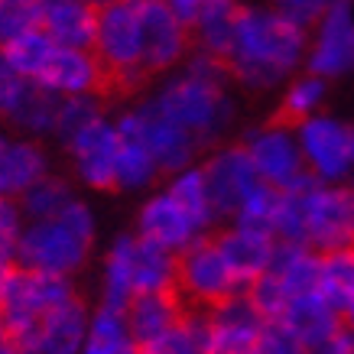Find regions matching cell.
I'll list each match as a JSON object with an SVG mask.
<instances>
[{"label": "cell", "mask_w": 354, "mask_h": 354, "mask_svg": "<svg viewBox=\"0 0 354 354\" xmlns=\"http://www.w3.org/2000/svg\"><path fill=\"white\" fill-rule=\"evenodd\" d=\"M166 3H169L172 13H176L185 26H192V20L205 10V7H212V3H231V0H166Z\"/></svg>", "instance_id": "obj_46"}, {"label": "cell", "mask_w": 354, "mask_h": 354, "mask_svg": "<svg viewBox=\"0 0 354 354\" xmlns=\"http://www.w3.org/2000/svg\"><path fill=\"white\" fill-rule=\"evenodd\" d=\"M39 26V0H0V46Z\"/></svg>", "instance_id": "obj_39"}, {"label": "cell", "mask_w": 354, "mask_h": 354, "mask_svg": "<svg viewBox=\"0 0 354 354\" xmlns=\"http://www.w3.org/2000/svg\"><path fill=\"white\" fill-rule=\"evenodd\" d=\"M176 279H179V254L137 234V241H133V290H176Z\"/></svg>", "instance_id": "obj_24"}, {"label": "cell", "mask_w": 354, "mask_h": 354, "mask_svg": "<svg viewBox=\"0 0 354 354\" xmlns=\"http://www.w3.org/2000/svg\"><path fill=\"white\" fill-rule=\"evenodd\" d=\"M208 322V354H250L263 328V315L244 290L205 309Z\"/></svg>", "instance_id": "obj_13"}, {"label": "cell", "mask_w": 354, "mask_h": 354, "mask_svg": "<svg viewBox=\"0 0 354 354\" xmlns=\"http://www.w3.org/2000/svg\"><path fill=\"white\" fill-rule=\"evenodd\" d=\"M0 354H26L20 344L13 342V335L7 332V325H3V315H0Z\"/></svg>", "instance_id": "obj_48"}, {"label": "cell", "mask_w": 354, "mask_h": 354, "mask_svg": "<svg viewBox=\"0 0 354 354\" xmlns=\"http://www.w3.org/2000/svg\"><path fill=\"white\" fill-rule=\"evenodd\" d=\"M65 147L72 153L78 179L88 189H114V166H118L120 147V133L114 120L101 114V118H95L91 124H85L78 133L65 140Z\"/></svg>", "instance_id": "obj_14"}, {"label": "cell", "mask_w": 354, "mask_h": 354, "mask_svg": "<svg viewBox=\"0 0 354 354\" xmlns=\"http://www.w3.org/2000/svg\"><path fill=\"white\" fill-rule=\"evenodd\" d=\"M247 296H250V302L257 306V312L263 315V319H279L283 315V309H286V302H290V296H286V290L279 286V279L273 277V273H260L254 283H247Z\"/></svg>", "instance_id": "obj_40"}, {"label": "cell", "mask_w": 354, "mask_h": 354, "mask_svg": "<svg viewBox=\"0 0 354 354\" xmlns=\"http://www.w3.org/2000/svg\"><path fill=\"white\" fill-rule=\"evenodd\" d=\"M306 46V68L322 78L354 72V0H335L312 26Z\"/></svg>", "instance_id": "obj_9"}, {"label": "cell", "mask_w": 354, "mask_h": 354, "mask_svg": "<svg viewBox=\"0 0 354 354\" xmlns=\"http://www.w3.org/2000/svg\"><path fill=\"white\" fill-rule=\"evenodd\" d=\"M277 202H279V189L260 183L257 189L241 202V208H237L227 221H234V225H247V227H260V231H270V234H273V212H277Z\"/></svg>", "instance_id": "obj_37"}, {"label": "cell", "mask_w": 354, "mask_h": 354, "mask_svg": "<svg viewBox=\"0 0 354 354\" xmlns=\"http://www.w3.org/2000/svg\"><path fill=\"white\" fill-rule=\"evenodd\" d=\"M344 185H348V192H351V198H354V172H351V179H348Z\"/></svg>", "instance_id": "obj_50"}, {"label": "cell", "mask_w": 354, "mask_h": 354, "mask_svg": "<svg viewBox=\"0 0 354 354\" xmlns=\"http://www.w3.org/2000/svg\"><path fill=\"white\" fill-rule=\"evenodd\" d=\"M342 325L344 328H348V332H354V299L348 302V306H344L342 309Z\"/></svg>", "instance_id": "obj_49"}, {"label": "cell", "mask_w": 354, "mask_h": 354, "mask_svg": "<svg viewBox=\"0 0 354 354\" xmlns=\"http://www.w3.org/2000/svg\"><path fill=\"white\" fill-rule=\"evenodd\" d=\"M306 172L319 183H348L354 172V127L315 111L292 124Z\"/></svg>", "instance_id": "obj_6"}, {"label": "cell", "mask_w": 354, "mask_h": 354, "mask_svg": "<svg viewBox=\"0 0 354 354\" xmlns=\"http://www.w3.org/2000/svg\"><path fill=\"white\" fill-rule=\"evenodd\" d=\"M133 241L137 234L118 237L104 260V283H101V306L108 309H127V302L137 296L133 290Z\"/></svg>", "instance_id": "obj_27"}, {"label": "cell", "mask_w": 354, "mask_h": 354, "mask_svg": "<svg viewBox=\"0 0 354 354\" xmlns=\"http://www.w3.org/2000/svg\"><path fill=\"white\" fill-rule=\"evenodd\" d=\"M72 198H75L72 185L46 172L43 179H36L17 202H20V212L26 221H39V218H55Z\"/></svg>", "instance_id": "obj_35"}, {"label": "cell", "mask_w": 354, "mask_h": 354, "mask_svg": "<svg viewBox=\"0 0 354 354\" xmlns=\"http://www.w3.org/2000/svg\"><path fill=\"white\" fill-rule=\"evenodd\" d=\"M309 30L286 20L277 7H237L234 43L227 53V72L250 91L290 82L306 65Z\"/></svg>", "instance_id": "obj_1"}, {"label": "cell", "mask_w": 354, "mask_h": 354, "mask_svg": "<svg viewBox=\"0 0 354 354\" xmlns=\"http://www.w3.org/2000/svg\"><path fill=\"white\" fill-rule=\"evenodd\" d=\"M315 290L342 312L354 299V244L319 254V283Z\"/></svg>", "instance_id": "obj_33"}, {"label": "cell", "mask_w": 354, "mask_h": 354, "mask_svg": "<svg viewBox=\"0 0 354 354\" xmlns=\"http://www.w3.org/2000/svg\"><path fill=\"white\" fill-rule=\"evenodd\" d=\"M332 3L335 0H270V7H277L286 20H292L302 30H312Z\"/></svg>", "instance_id": "obj_42"}, {"label": "cell", "mask_w": 354, "mask_h": 354, "mask_svg": "<svg viewBox=\"0 0 354 354\" xmlns=\"http://www.w3.org/2000/svg\"><path fill=\"white\" fill-rule=\"evenodd\" d=\"M227 62L195 49L185 59V68L172 75L150 97L153 104L176 120L189 137L202 147H212L234 120V101L227 95Z\"/></svg>", "instance_id": "obj_2"}, {"label": "cell", "mask_w": 354, "mask_h": 354, "mask_svg": "<svg viewBox=\"0 0 354 354\" xmlns=\"http://www.w3.org/2000/svg\"><path fill=\"white\" fill-rule=\"evenodd\" d=\"M221 254L227 257L231 270L237 273V279L244 283H254L260 273H267L270 263H273V254H277V237L270 231H260V227H247V225H234L227 221V227L215 237Z\"/></svg>", "instance_id": "obj_19"}, {"label": "cell", "mask_w": 354, "mask_h": 354, "mask_svg": "<svg viewBox=\"0 0 354 354\" xmlns=\"http://www.w3.org/2000/svg\"><path fill=\"white\" fill-rule=\"evenodd\" d=\"M140 32H143V68L153 72H169L179 62H185L192 32L185 26L166 0H137Z\"/></svg>", "instance_id": "obj_11"}, {"label": "cell", "mask_w": 354, "mask_h": 354, "mask_svg": "<svg viewBox=\"0 0 354 354\" xmlns=\"http://www.w3.org/2000/svg\"><path fill=\"white\" fill-rule=\"evenodd\" d=\"M234 23H237V3H212L192 20L189 32L198 53H208L215 59H227L231 43H234Z\"/></svg>", "instance_id": "obj_28"}, {"label": "cell", "mask_w": 354, "mask_h": 354, "mask_svg": "<svg viewBox=\"0 0 354 354\" xmlns=\"http://www.w3.org/2000/svg\"><path fill=\"white\" fill-rule=\"evenodd\" d=\"M270 273L279 279L286 296L315 290V283H319V250H312L309 244H283L279 241Z\"/></svg>", "instance_id": "obj_26"}, {"label": "cell", "mask_w": 354, "mask_h": 354, "mask_svg": "<svg viewBox=\"0 0 354 354\" xmlns=\"http://www.w3.org/2000/svg\"><path fill=\"white\" fill-rule=\"evenodd\" d=\"M140 354H208V322L202 312H189L162 335L137 344Z\"/></svg>", "instance_id": "obj_31"}, {"label": "cell", "mask_w": 354, "mask_h": 354, "mask_svg": "<svg viewBox=\"0 0 354 354\" xmlns=\"http://www.w3.org/2000/svg\"><path fill=\"white\" fill-rule=\"evenodd\" d=\"M88 250L91 241L78 234L75 227H68L62 218H39V221H23L13 260L23 270L72 277L75 270H82Z\"/></svg>", "instance_id": "obj_5"}, {"label": "cell", "mask_w": 354, "mask_h": 354, "mask_svg": "<svg viewBox=\"0 0 354 354\" xmlns=\"http://www.w3.org/2000/svg\"><path fill=\"white\" fill-rule=\"evenodd\" d=\"M279 322L290 325L292 332L299 335L302 344H312L342 325V312L335 309L319 290H309V292H299V296H290Z\"/></svg>", "instance_id": "obj_23"}, {"label": "cell", "mask_w": 354, "mask_h": 354, "mask_svg": "<svg viewBox=\"0 0 354 354\" xmlns=\"http://www.w3.org/2000/svg\"><path fill=\"white\" fill-rule=\"evenodd\" d=\"M95 55L101 59L111 85L133 88L143 82V32H140L137 0H108L97 3Z\"/></svg>", "instance_id": "obj_3"}, {"label": "cell", "mask_w": 354, "mask_h": 354, "mask_svg": "<svg viewBox=\"0 0 354 354\" xmlns=\"http://www.w3.org/2000/svg\"><path fill=\"white\" fill-rule=\"evenodd\" d=\"M82 354H140L137 342L127 328V319L120 309L101 306L97 312L88 315V332Z\"/></svg>", "instance_id": "obj_30"}, {"label": "cell", "mask_w": 354, "mask_h": 354, "mask_svg": "<svg viewBox=\"0 0 354 354\" xmlns=\"http://www.w3.org/2000/svg\"><path fill=\"white\" fill-rule=\"evenodd\" d=\"M118 124V120H114ZM120 133V147H118V166H114V189L124 192H137L160 176V166L153 160V153L143 147V140H137L133 133Z\"/></svg>", "instance_id": "obj_32"}, {"label": "cell", "mask_w": 354, "mask_h": 354, "mask_svg": "<svg viewBox=\"0 0 354 354\" xmlns=\"http://www.w3.org/2000/svg\"><path fill=\"white\" fill-rule=\"evenodd\" d=\"M39 85H46L55 95H97L111 85L108 72L95 49H75V46H55L49 62H46L43 75L36 78Z\"/></svg>", "instance_id": "obj_17"}, {"label": "cell", "mask_w": 354, "mask_h": 354, "mask_svg": "<svg viewBox=\"0 0 354 354\" xmlns=\"http://www.w3.org/2000/svg\"><path fill=\"white\" fill-rule=\"evenodd\" d=\"M325 91H328V78L315 75V72L306 68V75L290 78L286 95H283V114L296 124V120L309 118V114H315V111H322Z\"/></svg>", "instance_id": "obj_36"}, {"label": "cell", "mask_w": 354, "mask_h": 354, "mask_svg": "<svg viewBox=\"0 0 354 354\" xmlns=\"http://www.w3.org/2000/svg\"><path fill=\"white\" fill-rule=\"evenodd\" d=\"M306 354H354V332L338 325L335 332L322 335L319 342L306 344Z\"/></svg>", "instance_id": "obj_45"}, {"label": "cell", "mask_w": 354, "mask_h": 354, "mask_svg": "<svg viewBox=\"0 0 354 354\" xmlns=\"http://www.w3.org/2000/svg\"><path fill=\"white\" fill-rule=\"evenodd\" d=\"M53 49H55V43L46 36V30L32 26V30L20 32V36H13L10 43L0 46V55L7 59V65H10L20 78L36 82V78L43 75V68H46V62H49Z\"/></svg>", "instance_id": "obj_34"}, {"label": "cell", "mask_w": 354, "mask_h": 354, "mask_svg": "<svg viewBox=\"0 0 354 354\" xmlns=\"http://www.w3.org/2000/svg\"><path fill=\"white\" fill-rule=\"evenodd\" d=\"M88 315L91 312L78 296L59 302L39 315V322L32 325V332L20 342V348L26 354H82Z\"/></svg>", "instance_id": "obj_16"}, {"label": "cell", "mask_w": 354, "mask_h": 354, "mask_svg": "<svg viewBox=\"0 0 354 354\" xmlns=\"http://www.w3.org/2000/svg\"><path fill=\"white\" fill-rule=\"evenodd\" d=\"M49 172V160L39 143L0 133V195L20 198L36 179Z\"/></svg>", "instance_id": "obj_22"}, {"label": "cell", "mask_w": 354, "mask_h": 354, "mask_svg": "<svg viewBox=\"0 0 354 354\" xmlns=\"http://www.w3.org/2000/svg\"><path fill=\"white\" fill-rule=\"evenodd\" d=\"M59 104H62V95H55L46 85L26 78V85H23L20 97H17V104H13L7 120H10L13 127L32 133V137H43V133H53L55 130Z\"/></svg>", "instance_id": "obj_25"}, {"label": "cell", "mask_w": 354, "mask_h": 354, "mask_svg": "<svg viewBox=\"0 0 354 354\" xmlns=\"http://www.w3.org/2000/svg\"><path fill=\"white\" fill-rule=\"evenodd\" d=\"M202 172H205V183H208V192H212V205H215L218 218H231L247 195L263 183L257 176V169H254L250 156H247L244 143L241 147H221V150H215L202 162Z\"/></svg>", "instance_id": "obj_15"}, {"label": "cell", "mask_w": 354, "mask_h": 354, "mask_svg": "<svg viewBox=\"0 0 354 354\" xmlns=\"http://www.w3.org/2000/svg\"><path fill=\"white\" fill-rule=\"evenodd\" d=\"M137 234L153 241V244L166 247L172 254H183L185 247L198 241L205 234L202 227L195 225V218L185 212L183 205L176 202L166 189L147 198V205L140 208L137 218Z\"/></svg>", "instance_id": "obj_18"}, {"label": "cell", "mask_w": 354, "mask_h": 354, "mask_svg": "<svg viewBox=\"0 0 354 354\" xmlns=\"http://www.w3.org/2000/svg\"><path fill=\"white\" fill-rule=\"evenodd\" d=\"M299 195L302 221H306V244L312 250H335L354 244V198L344 183H319L315 176L302 172L292 185Z\"/></svg>", "instance_id": "obj_4"}, {"label": "cell", "mask_w": 354, "mask_h": 354, "mask_svg": "<svg viewBox=\"0 0 354 354\" xmlns=\"http://www.w3.org/2000/svg\"><path fill=\"white\" fill-rule=\"evenodd\" d=\"M118 130L143 140V147L153 153L160 172H166V176L176 169H183V166H189V162L195 160V153H198V143H195L176 120L166 118L153 101H147V104L127 111L124 118H118Z\"/></svg>", "instance_id": "obj_10"}, {"label": "cell", "mask_w": 354, "mask_h": 354, "mask_svg": "<svg viewBox=\"0 0 354 354\" xmlns=\"http://www.w3.org/2000/svg\"><path fill=\"white\" fill-rule=\"evenodd\" d=\"M95 3H108V0H95Z\"/></svg>", "instance_id": "obj_51"}, {"label": "cell", "mask_w": 354, "mask_h": 354, "mask_svg": "<svg viewBox=\"0 0 354 354\" xmlns=\"http://www.w3.org/2000/svg\"><path fill=\"white\" fill-rule=\"evenodd\" d=\"M97 26L95 0H39V30L55 46L91 49Z\"/></svg>", "instance_id": "obj_20"}, {"label": "cell", "mask_w": 354, "mask_h": 354, "mask_svg": "<svg viewBox=\"0 0 354 354\" xmlns=\"http://www.w3.org/2000/svg\"><path fill=\"white\" fill-rule=\"evenodd\" d=\"M23 212H20V202L17 198H7L0 195V254H13L17 247V237L23 231Z\"/></svg>", "instance_id": "obj_43"}, {"label": "cell", "mask_w": 354, "mask_h": 354, "mask_svg": "<svg viewBox=\"0 0 354 354\" xmlns=\"http://www.w3.org/2000/svg\"><path fill=\"white\" fill-rule=\"evenodd\" d=\"M250 354H306V344L290 325H283L279 319H267Z\"/></svg>", "instance_id": "obj_41"}, {"label": "cell", "mask_w": 354, "mask_h": 354, "mask_svg": "<svg viewBox=\"0 0 354 354\" xmlns=\"http://www.w3.org/2000/svg\"><path fill=\"white\" fill-rule=\"evenodd\" d=\"M244 150L257 176L273 189H286L306 172L296 127L290 124H263V127L250 130L244 140Z\"/></svg>", "instance_id": "obj_12"}, {"label": "cell", "mask_w": 354, "mask_h": 354, "mask_svg": "<svg viewBox=\"0 0 354 354\" xmlns=\"http://www.w3.org/2000/svg\"><path fill=\"white\" fill-rule=\"evenodd\" d=\"M23 85H26V78L17 75L10 65H7V59L0 55V118L3 120L10 118V111H13V104H17V97H20Z\"/></svg>", "instance_id": "obj_44"}, {"label": "cell", "mask_w": 354, "mask_h": 354, "mask_svg": "<svg viewBox=\"0 0 354 354\" xmlns=\"http://www.w3.org/2000/svg\"><path fill=\"white\" fill-rule=\"evenodd\" d=\"M176 290L185 299V306L195 309H208L215 302L234 296L244 290V283L237 279V273L231 270L227 257L221 254L215 237L202 234L198 241L185 247L179 254V279H176Z\"/></svg>", "instance_id": "obj_7"}, {"label": "cell", "mask_w": 354, "mask_h": 354, "mask_svg": "<svg viewBox=\"0 0 354 354\" xmlns=\"http://www.w3.org/2000/svg\"><path fill=\"white\" fill-rule=\"evenodd\" d=\"M166 192L176 198V202L183 205L185 212L195 218V225L202 227L205 234L212 231V225L218 221L215 215V205H212V192H208V183H205V172L202 166H183V169L169 172V185H166Z\"/></svg>", "instance_id": "obj_29"}, {"label": "cell", "mask_w": 354, "mask_h": 354, "mask_svg": "<svg viewBox=\"0 0 354 354\" xmlns=\"http://www.w3.org/2000/svg\"><path fill=\"white\" fill-rule=\"evenodd\" d=\"M17 260H13V254H0V302H3V296H7V290H10L13 277H17Z\"/></svg>", "instance_id": "obj_47"}, {"label": "cell", "mask_w": 354, "mask_h": 354, "mask_svg": "<svg viewBox=\"0 0 354 354\" xmlns=\"http://www.w3.org/2000/svg\"><path fill=\"white\" fill-rule=\"evenodd\" d=\"M95 118H101L97 95H68V97H62L53 137H59L65 143V140L72 137V133H78V130L85 127V124H91Z\"/></svg>", "instance_id": "obj_38"}, {"label": "cell", "mask_w": 354, "mask_h": 354, "mask_svg": "<svg viewBox=\"0 0 354 354\" xmlns=\"http://www.w3.org/2000/svg\"><path fill=\"white\" fill-rule=\"evenodd\" d=\"M185 299L179 296V290H160V292H137L124 309L127 328L133 335V342L143 344L162 335L169 325H176L185 315Z\"/></svg>", "instance_id": "obj_21"}, {"label": "cell", "mask_w": 354, "mask_h": 354, "mask_svg": "<svg viewBox=\"0 0 354 354\" xmlns=\"http://www.w3.org/2000/svg\"><path fill=\"white\" fill-rule=\"evenodd\" d=\"M72 296H75L72 277L39 273V270L20 267L10 283V290H7V296H3V302H0V315H3V325L13 335V342L20 344L32 332V325L39 322V315L46 309H53V306L72 299Z\"/></svg>", "instance_id": "obj_8"}]
</instances>
